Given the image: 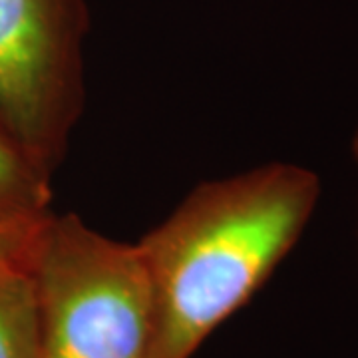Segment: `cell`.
Returning <instances> with one entry per match:
<instances>
[{"mask_svg": "<svg viewBox=\"0 0 358 358\" xmlns=\"http://www.w3.org/2000/svg\"><path fill=\"white\" fill-rule=\"evenodd\" d=\"M320 197L296 164H267L195 187L140 247L157 305L155 358H192L291 253Z\"/></svg>", "mask_w": 358, "mask_h": 358, "instance_id": "cell-1", "label": "cell"}, {"mask_svg": "<svg viewBox=\"0 0 358 358\" xmlns=\"http://www.w3.org/2000/svg\"><path fill=\"white\" fill-rule=\"evenodd\" d=\"M28 265L42 358H155L157 305L138 243L110 239L74 213H48Z\"/></svg>", "mask_w": 358, "mask_h": 358, "instance_id": "cell-2", "label": "cell"}, {"mask_svg": "<svg viewBox=\"0 0 358 358\" xmlns=\"http://www.w3.org/2000/svg\"><path fill=\"white\" fill-rule=\"evenodd\" d=\"M84 0H0V131L52 178L84 106Z\"/></svg>", "mask_w": 358, "mask_h": 358, "instance_id": "cell-3", "label": "cell"}, {"mask_svg": "<svg viewBox=\"0 0 358 358\" xmlns=\"http://www.w3.org/2000/svg\"><path fill=\"white\" fill-rule=\"evenodd\" d=\"M28 251L0 261V358H42L38 303Z\"/></svg>", "mask_w": 358, "mask_h": 358, "instance_id": "cell-4", "label": "cell"}, {"mask_svg": "<svg viewBox=\"0 0 358 358\" xmlns=\"http://www.w3.org/2000/svg\"><path fill=\"white\" fill-rule=\"evenodd\" d=\"M48 203L50 178L0 131V217L38 219Z\"/></svg>", "mask_w": 358, "mask_h": 358, "instance_id": "cell-5", "label": "cell"}, {"mask_svg": "<svg viewBox=\"0 0 358 358\" xmlns=\"http://www.w3.org/2000/svg\"><path fill=\"white\" fill-rule=\"evenodd\" d=\"M46 215H42L38 219L0 217V261H6V259H13V257L26 253L30 243H32L34 231Z\"/></svg>", "mask_w": 358, "mask_h": 358, "instance_id": "cell-6", "label": "cell"}, {"mask_svg": "<svg viewBox=\"0 0 358 358\" xmlns=\"http://www.w3.org/2000/svg\"><path fill=\"white\" fill-rule=\"evenodd\" d=\"M352 155H355V162L358 166V128L355 131V136H352Z\"/></svg>", "mask_w": 358, "mask_h": 358, "instance_id": "cell-7", "label": "cell"}]
</instances>
